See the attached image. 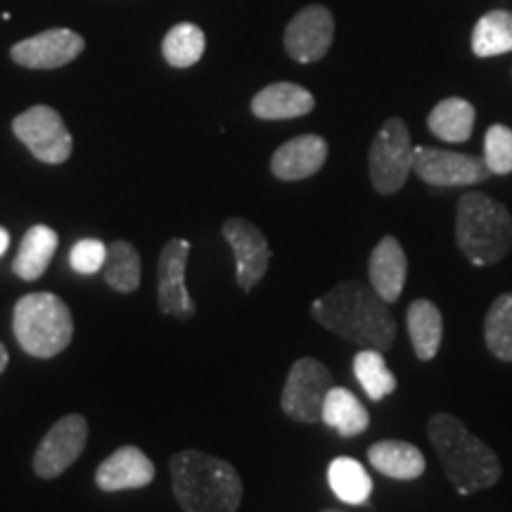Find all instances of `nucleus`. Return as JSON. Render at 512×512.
<instances>
[{"label": "nucleus", "mask_w": 512, "mask_h": 512, "mask_svg": "<svg viewBox=\"0 0 512 512\" xmlns=\"http://www.w3.org/2000/svg\"><path fill=\"white\" fill-rule=\"evenodd\" d=\"M12 328L19 347L36 358L62 354L74 337L72 311L53 292H36L19 299Z\"/></svg>", "instance_id": "obj_5"}, {"label": "nucleus", "mask_w": 512, "mask_h": 512, "mask_svg": "<svg viewBox=\"0 0 512 512\" xmlns=\"http://www.w3.org/2000/svg\"><path fill=\"white\" fill-rule=\"evenodd\" d=\"M105 259H107V245L93 238L79 240L72 247V254H69V264H72L74 271H79L83 275L100 273L102 266H105Z\"/></svg>", "instance_id": "obj_31"}, {"label": "nucleus", "mask_w": 512, "mask_h": 512, "mask_svg": "<svg viewBox=\"0 0 512 512\" xmlns=\"http://www.w3.org/2000/svg\"><path fill=\"white\" fill-rule=\"evenodd\" d=\"M190 242L174 238L169 240L159 254L157 278H159V311L166 316L190 320L195 316V302H192L188 287H185V268H188Z\"/></svg>", "instance_id": "obj_12"}, {"label": "nucleus", "mask_w": 512, "mask_h": 512, "mask_svg": "<svg viewBox=\"0 0 512 512\" xmlns=\"http://www.w3.org/2000/svg\"><path fill=\"white\" fill-rule=\"evenodd\" d=\"M472 53L496 57L512 53V12L491 10L472 29Z\"/></svg>", "instance_id": "obj_25"}, {"label": "nucleus", "mask_w": 512, "mask_h": 512, "mask_svg": "<svg viewBox=\"0 0 512 512\" xmlns=\"http://www.w3.org/2000/svg\"><path fill=\"white\" fill-rule=\"evenodd\" d=\"M368 275L370 287L380 294L382 302H399L408 275V259L399 240L387 235L377 242L368 261Z\"/></svg>", "instance_id": "obj_17"}, {"label": "nucleus", "mask_w": 512, "mask_h": 512, "mask_svg": "<svg viewBox=\"0 0 512 512\" xmlns=\"http://www.w3.org/2000/svg\"><path fill=\"white\" fill-rule=\"evenodd\" d=\"M484 162L491 174H512V128L494 124L484 138Z\"/></svg>", "instance_id": "obj_30"}, {"label": "nucleus", "mask_w": 512, "mask_h": 512, "mask_svg": "<svg viewBox=\"0 0 512 512\" xmlns=\"http://www.w3.org/2000/svg\"><path fill=\"white\" fill-rule=\"evenodd\" d=\"M12 131L17 140L43 164H64L72 157V133L64 124L60 112L48 105L29 107L27 112L12 119Z\"/></svg>", "instance_id": "obj_7"}, {"label": "nucleus", "mask_w": 512, "mask_h": 512, "mask_svg": "<svg viewBox=\"0 0 512 512\" xmlns=\"http://www.w3.org/2000/svg\"><path fill=\"white\" fill-rule=\"evenodd\" d=\"M88 422L83 415H64L50 427L34 453V472L41 479H55L67 472L86 448Z\"/></svg>", "instance_id": "obj_10"}, {"label": "nucleus", "mask_w": 512, "mask_h": 512, "mask_svg": "<svg viewBox=\"0 0 512 512\" xmlns=\"http://www.w3.org/2000/svg\"><path fill=\"white\" fill-rule=\"evenodd\" d=\"M323 512H342V510H337V508H328V510H323Z\"/></svg>", "instance_id": "obj_34"}, {"label": "nucleus", "mask_w": 512, "mask_h": 512, "mask_svg": "<svg viewBox=\"0 0 512 512\" xmlns=\"http://www.w3.org/2000/svg\"><path fill=\"white\" fill-rule=\"evenodd\" d=\"M328 484L342 503L366 505L373 494V479L358 460L349 456H339L328 467Z\"/></svg>", "instance_id": "obj_24"}, {"label": "nucleus", "mask_w": 512, "mask_h": 512, "mask_svg": "<svg viewBox=\"0 0 512 512\" xmlns=\"http://www.w3.org/2000/svg\"><path fill=\"white\" fill-rule=\"evenodd\" d=\"M223 238L228 240L235 254V266H238V285L245 292H252L261 283L271 261V247H268L266 235L245 219H228L223 223Z\"/></svg>", "instance_id": "obj_13"}, {"label": "nucleus", "mask_w": 512, "mask_h": 512, "mask_svg": "<svg viewBox=\"0 0 512 512\" xmlns=\"http://www.w3.org/2000/svg\"><path fill=\"white\" fill-rule=\"evenodd\" d=\"M171 484L183 512H235L245 494L238 470L202 451H178L171 458Z\"/></svg>", "instance_id": "obj_3"}, {"label": "nucleus", "mask_w": 512, "mask_h": 512, "mask_svg": "<svg viewBox=\"0 0 512 512\" xmlns=\"http://www.w3.org/2000/svg\"><path fill=\"white\" fill-rule=\"evenodd\" d=\"M140 254L138 249L126 240H117L107 247V259L102 266L105 283L112 285V290L131 294L140 287Z\"/></svg>", "instance_id": "obj_26"}, {"label": "nucleus", "mask_w": 512, "mask_h": 512, "mask_svg": "<svg viewBox=\"0 0 512 512\" xmlns=\"http://www.w3.org/2000/svg\"><path fill=\"white\" fill-rule=\"evenodd\" d=\"M204 48H207V36L197 24L190 22H181L174 29H169L162 43L164 60L176 69H188L200 62Z\"/></svg>", "instance_id": "obj_27"}, {"label": "nucleus", "mask_w": 512, "mask_h": 512, "mask_svg": "<svg viewBox=\"0 0 512 512\" xmlns=\"http://www.w3.org/2000/svg\"><path fill=\"white\" fill-rule=\"evenodd\" d=\"M456 242L472 266H494L512 249V214L484 192L458 200Z\"/></svg>", "instance_id": "obj_4"}, {"label": "nucleus", "mask_w": 512, "mask_h": 512, "mask_svg": "<svg viewBox=\"0 0 512 512\" xmlns=\"http://www.w3.org/2000/svg\"><path fill=\"white\" fill-rule=\"evenodd\" d=\"M86 41L72 29H48L12 46L10 57L24 69H60L83 53Z\"/></svg>", "instance_id": "obj_14"}, {"label": "nucleus", "mask_w": 512, "mask_h": 512, "mask_svg": "<svg viewBox=\"0 0 512 512\" xmlns=\"http://www.w3.org/2000/svg\"><path fill=\"white\" fill-rule=\"evenodd\" d=\"M413 143L406 121L394 117L384 121L368 152V169L373 188L380 195H394L413 174Z\"/></svg>", "instance_id": "obj_6"}, {"label": "nucleus", "mask_w": 512, "mask_h": 512, "mask_svg": "<svg viewBox=\"0 0 512 512\" xmlns=\"http://www.w3.org/2000/svg\"><path fill=\"white\" fill-rule=\"evenodd\" d=\"M311 316L323 328L363 349L387 351L394 347L396 323L370 285L347 280L311 304Z\"/></svg>", "instance_id": "obj_1"}, {"label": "nucleus", "mask_w": 512, "mask_h": 512, "mask_svg": "<svg viewBox=\"0 0 512 512\" xmlns=\"http://www.w3.org/2000/svg\"><path fill=\"white\" fill-rule=\"evenodd\" d=\"M57 233L48 226H34L27 230L22 245H19L17 259H15V273L17 278L27 280H38L43 278V273L48 271L50 261H53L55 249H57Z\"/></svg>", "instance_id": "obj_22"}, {"label": "nucleus", "mask_w": 512, "mask_h": 512, "mask_svg": "<svg viewBox=\"0 0 512 512\" xmlns=\"http://www.w3.org/2000/svg\"><path fill=\"white\" fill-rule=\"evenodd\" d=\"M486 349L501 361L512 363V292H505L491 304L484 320Z\"/></svg>", "instance_id": "obj_29"}, {"label": "nucleus", "mask_w": 512, "mask_h": 512, "mask_svg": "<svg viewBox=\"0 0 512 512\" xmlns=\"http://www.w3.org/2000/svg\"><path fill=\"white\" fill-rule=\"evenodd\" d=\"M477 112L472 102L463 98H446L427 117V126L434 136L446 143H465L475 131Z\"/></svg>", "instance_id": "obj_23"}, {"label": "nucleus", "mask_w": 512, "mask_h": 512, "mask_svg": "<svg viewBox=\"0 0 512 512\" xmlns=\"http://www.w3.org/2000/svg\"><path fill=\"white\" fill-rule=\"evenodd\" d=\"M155 479V463L138 446H121L105 458L95 472V484L100 491L143 489Z\"/></svg>", "instance_id": "obj_16"}, {"label": "nucleus", "mask_w": 512, "mask_h": 512, "mask_svg": "<svg viewBox=\"0 0 512 512\" xmlns=\"http://www.w3.org/2000/svg\"><path fill=\"white\" fill-rule=\"evenodd\" d=\"M368 460L377 472L389 479H399V482H411V479L422 477L425 472V456L418 446L408 444V441H377L368 448Z\"/></svg>", "instance_id": "obj_19"}, {"label": "nucleus", "mask_w": 512, "mask_h": 512, "mask_svg": "<svg viewBox=\"0 0 512 512\" xmlns=\"http://www.w3.org/2000/svg\"><path fill=\"white\" fill-rule=\"evenodd\" d=\"M406 325L418 361H432L439 354L441 337H444V318L437 304H432L430 299L413 302L406 311Z\"/></svg>", "instance_id": "obj_20"}, {"label": "nucleus", "mask_w": 512, "mask_h": 512, "mask_svg": "<svg viewBox=\"0 0 512 512\" xmlns=\"http://www.w3.org/2000/svg\"><path fill=\"white\" fill-rule=\"evenodd\" d=\"M313 107H316L313 95L304 86L290 81L271 83L252 98V114L264 121L297 119L313 112Z\"/></svg>", "instance_id": "obj_18"}, {"label": "nucleus", "mask_w": 512, "mask_h": 512, "mask_svg": "<svg viewBox=\"0 0 512 512\" xmlns=\"http://www.w3.org/2000/svg\"><path fill=\"white\" fill-rule=\"evenodd\" d=\"M8 247H10V233L5 228H0V256L8 252Z\"/></svg>", "instance_id": "obj_32"}, {"label": "nucleus", "mask_w": 512, "mask_h": 512, "mask_svg": "<svg viewBox=\"0 0 512 512\" xmlns=\"http://www.w3.org/2000/svg\"><path fill=\"white\" fill-rule=\"evenodd\" d=\"M427 434H430L448 482L456 486L460 496L475 494V491L498 484L503 475L501 460L482 439L467 432V427L456 415H432Z\"/></svg>", "instance_id": "obj_2"}, {"label": "nucleus", "mask_w": 512, "mask_h": 512, "mask_svg": "<svg viewBox=\"0 0 512 512\" xmlns=\"http://www.w3.org/2000/svg\"><path fill=\"white\" fill-rule=\"evenodd\" d=\"M8 361H10L8 349H5L3 344H0V375H3V373H5V368H8Z\"/></svg>", "instance_id": "obj_33"}, {"label": "nucleus", "mask_w": 512, "mask_h": 512, "mask_svg": "<svg viewBox=\"0 0 512 512\" xmlns=\"http://www.w3.org/2000/svg\"><path fill=\"white\" fill-rule=\"evenodd\" d=\"M332 387L335 382H332L328 366H323L316 358H299L283 387V399H280L283 413L304 425L320 422L325 396Z\"/></svg>", "instance_id": "obj_8"}, {"label": "nucleus", "mask_w": 512, "mask_h": 512, "mask_svg": "<svg viewBox=\"0 0 512 512\" xmlns=\"http://www.w3.org/2000/svg\"><path fill=\"white\" fill-rule=\"evenodd\" d=\"M413 174L434 188H460L484 183L491 176L484 157L460 155L437 147H413Z\"/></svg>", "instance_id": "obj_9"}, {"label": "nucleus", "mask_w": 512, "mask_h": 512, "mask_svg": "<svg viewBox=\"0 0 512 512\" xmlns=\"http://www.w3.org/2000/svg\"><path fill=\"white\" fill-rule=\"evenodd\" d=\"M320 420L328 427H332L339 437L351 439L368 430L370 413L368 408L356 399L354 392H349V389L344 387H332L328 396H325Z\"/></svg>", "instance_id": "obj_21"}, {"label": "nucleus", "mask_w": 512, "mask_h": 512, "mask_svg": "<svg viewBox=\"0 0 512 512\" xmlns=\"http://www.w3.org/2000/svg\"><path fill=\"white\" fill-rule=\"evenodd\" d=\"M354 375L370 401H382L396 389V377L387 368L382 351L361 349L354 356Z\"/></svg>", "instance_id": "obj_28"}, {"label": "nucleus", "mask_w": 512, "mask_h": 512, "mask_svg": "<svg viewBox=\"0 0 512 512\" xmlns=\"http://www.w3.org/2000/svg\"><path fill=\"white\" fill-rule=\"evenodd\" d=\"M328 162V143L320 136L306 133V136L287 140L271 157V171L280 181H304L316 176Z\"/></svg>", "instance_id": "obj_15"}, {"label": "nucleus", "mask_w": 512, "mask_h": 512, "mask_svg": "<svg viewBox=\"0 0 512 512\" xmlns=\"http://www.w3.org/2000/svg\"><path fill=\"white\" fill-rule=\"evenodd\" d=\"M335 38V17L323 5H309L285 29V50L294 62L311 64L328 55Z\"/></svg>", "instance_id": "obj_11"}]
</instances>
